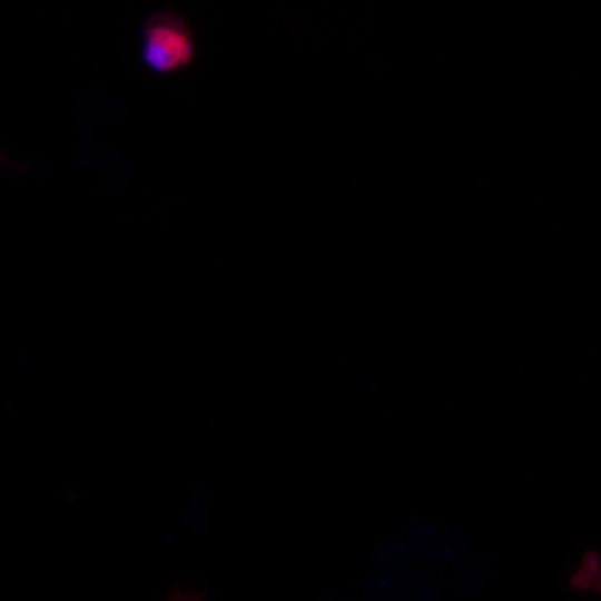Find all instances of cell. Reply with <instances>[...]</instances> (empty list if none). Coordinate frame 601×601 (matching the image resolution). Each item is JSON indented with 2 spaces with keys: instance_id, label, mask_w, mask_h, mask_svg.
<instances>
[{
  "instance_id": "cell-3",
  "label": "cell",
  "mask_w": 601,
  "mask_h": 601,
  "mask_svg": "<svg viewBox=\"0 0 601 601\" xmlns=\"http://www.w3.org/2000/svg\"><path fill=\"white\" fill-rule=\"evenodd\" d=\"M199 598L196 595H183V594H176L170 599V601H198Z\"/></svg>"
},
{
  "instance_id": "cell-2",
  "label": "cell",
  "mask_w": 601,
  "mask_h": 601,
  "mask_svg": "<svg viewBox=\"0 0 601 601\" xmlns=\"http://www.w3.org/2000/svg\"><path fill=\"white\" fill-rule=\"evenodd\" d=\"M571 585L579 590L593 589L601 593V559L599 553L588 551L582 564L571 579Z\"/></svg>"
},
{
  "instance_id": "cell-1",
  "label": "cell",
  "mask_w": 601,
  "mask_h": 601,
  "mask_svg": "<svg viewBox=\"0 0 601 601\" xmlns=\"http://www.w3.org/2000/svg\"><path fill=\"white\" fill-rule=\"evenodd\" d=\"M197 43L189 21L171 8L148 14L139 27V57L152 75L174 76L196 58Z\"/></svg>"
}]
</instances>
